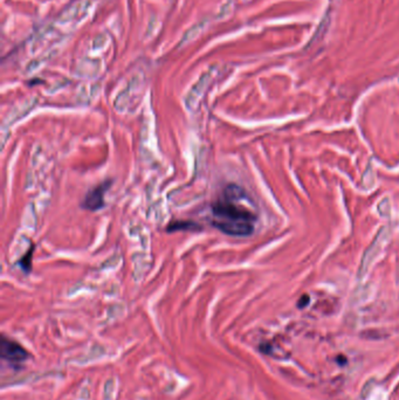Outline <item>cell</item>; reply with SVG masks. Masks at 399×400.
<instances>
[{
	"label": "cell",
	"instance_id": "cell-1",
	"mask_svg": "<svg viewBox=\"0 0 399 400\" xmlns=\"http://www.w3.org/2000/svg\"><path fill=\"white\" fill-rule=\"evenodd\" d=\"M258 214L242 187L230 184L211 205V225L230 237H249L255 231Z\"/></svg>",
	"mask_w": 399,
	"mask_h": 400
},
{
	"label": "cell",
	"instance_id": "cell-2",
	"mask_svg": "<svg viewBox=\"0 0 399 400\" xmlns=\"http://www.w3.org/2000/svg\"><path fill=\"white\" fill-rule=\"evenodd\" d=\"M0 357L11 366L19 368L22 363L30 358V352L21 344L3 336L0 342Z\"/></svg>",
	"mask_w": 399,
	"mask_h": 400
},
{
	"label": "cell",
	"instance_id": "cell-3",
	"mask_svg": "<svg viewBox=\"0 0 399 400\" xmlns=\"http://www.w3.org/2000/svg\"><path fill=\"white\" fill-rule=\"evenodd\" d=\"M111 186V180H105V182L99 184L95 187L89 190L87 192V194L84 195L83 200H82L81 206L83 207L84 210L91 211V212H96L101 209H103L105 203H104V195L107 193V191L109 190V187Z\"/></svg>",
	"mask_w": 399,
	"mask_h": 400
},
{
	"label": "cell",
	"instance_id": "cell-4",
	"mask_svg": "<svg viewBox=\"0 0 399 400\" xmlns=\"http://www.w3.org/2000/svg\"><path fill=\"white\" fill-rule=\"evenodd\" d=\"M202 226L198 225L194 221H186V220H178L172 221L170 225H167V232H177V231H201Z\"/></svg>",
	"mask_w": 399,
	"mask_h": 400
},
{
	"label": "cell",
	"instance_id": "cell-5",
	"mask_svg": "<svg viewBox=\"0 0 399 400\" xmlns=\"http://www.w3.org/2000/svg\"><path fill=\"white\" fill-rule=\"evenodd\" d=\"M34 246H31V248L23 254L20 260L17 262L19 268H20L25 274H30L32 270V260H33V252Z\"/></svg>",
	"mask_w": 399,
	"mask_h": 400
},
{
	"label": "cell",
	"instance_id": "cell-6",
	"mask_svg": "<svg viewBox=\"0 0 399 400\" xmlns=\"http://www.w3.org/2000/svg\"><path fill=\"white\" fill-rule=\"evenodd\" d=\"M308 302H309V296L308 295H303L300 299L299 304H297V305H299V308H304L308 304Z\"/></svg>",
	"mask_w": 399,
	"mask_h": 400
}]
</instances>
